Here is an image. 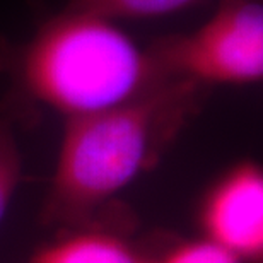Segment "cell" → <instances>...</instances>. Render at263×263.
Here are the masks:
<instances>
[{
    "label": "cell",
    "mask_w": 263,
    "mask_h": 263,
    "mask_svg": "<svg viewBox=\"0 0 263 263\" xmlns=\"http://www.w3.org/2000/svg\"><path fill=\"white\" fill-rule=\"evenodd\" d=\"M207 89L170 81L134 101L65 120L45 207L48 219L87 217L154 166L200 109Z\"/></svg>",
    "instance_id": "1"
},
{
    "label": "cell",
    "mask_w": 263,
    "mask_h": 263,
    "mask_svg": "<svg viewBox=\"0 0 263 263\" xmlns=\"http://www.w3.org/2000/svg\"><path fill=\"white\" fill-rule=\"evenodd\" d=\"M19 76L31 96L65 120L120 106L176 81L115 21L67 9L29 41Z\"/></svg>",
    "instance_id": "2"
},
{
    "label": "cell",
    "mask_w": 263,
    "mask_h": 263,
    "mask_svg": "<svg viewBox=\"0 0 263 263\" xmlns=\"http://www.w3.org/2000/svg\"><path fill=\"white\" fill-rule=\"evenodd\" d=\"M151 51L167 77L210 87L246 86L263 77V5L260 0H219L215 14L188 34H171Z\"/></svg>",
    "instance_id": "3"
},
{
    "label": "cell",
    "mask_w": 263,
    "mask_h": 263,
    "mask_svg": "<svg viewBox=\"0 0 263 263\" xmlns=\"http://www.w3.org/2000/svg\"><path fill=\"white\" fill-rule=\"evenodd\" d=\"M202 238L245 263L263 255V173L255 162H241L220 178L205 197L200 214Z\"/></svg>",
    "instance_id": "4"
},
{
    "label": "cell",
    "mask_w": 263,
    "mask_h": 263,
    "mask_svg": "<svg viewBox=\"0 0 263 263\" xmlns=\"http://www.w3.org/2000/svg\"><path fill=\"white\" fill-rule=\"evenodd\" d=\"M29 263H151V256L118 236L87 231L41 248Z\"/></svg>",
    "instance_id": "5"
},
{
    "label": "cell",
    "mask_w": 263,
    "mask_h": 263,
    "mask_svg": "<svg viewBox=\"0 0 263 263\" xmlns=\"http://www.w3.org/2000/svg\"><path fill=\"white\" fill-rule=\"evenodd\" d=\"M205 0H70L67 10L96 14L101 17L118 19H154L190 9Z\"/></svg>",
    "instance_id": "6"
},
{
    "label": "cell",
    "mask_w": 263,
    "mask_h": 263,
    "mask_svg": "<svg viewBox=\"0 0 263 263\" xmlns=\"http://www.w3.org/2000/svg\"><path fill=\"white\" fill-rule=\"evenodd\" d=\"M21 152L7 123L0 122V224L7 214L21 181Z\"/></svg>",
    "instance_id": "7"
},
{
    "label": "cell",
    "mask_w": 263,
    "mask_h": 263,
    "mask_svg": "<svg viewBox=\"0 0 263 263\" xmlns=\"http://www.w3.org/2000/svg\"><path fill=\"white\" fill-rule=\"evenodd\" d=\"M151 263H245L212 241L200 238L173 246L161 256H151Z\"/></svg>",
    "instance_id": "8"
}]
</instances>
